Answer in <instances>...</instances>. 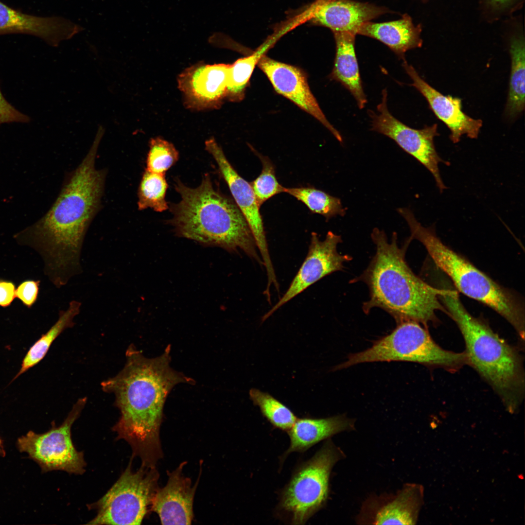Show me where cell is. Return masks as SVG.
Listing matches in <instances>:
<instances>
[{"label":"cell","mask_w":525,"mask_h":525,"mask_svg":"<svg viewBox=\"0 0 525 525\" xmlns=\"http://www.w3.org/2000/svg\"><path fill=\"white\" fill-rule=\"evenodd\" d=\"M104 132L101 126L88 153L47 213L16 236L39 252L46 275L58 288L81 272L80 257L84 238L98 209L104 188L105 172L95 167Z\"/></svg>","instance_id":"6da1fadb"},{"label":"cell","mask_w":525,"mask_h":525,"mask_svg":"<svg viewBox=\"0 0 525 525\" xmlns=\"http://www.w3.org/2000/svg\"><path fill=\"white\" fill-rule=\"evenodd\" d=\"M170 346L155 358H147L133 344L125 353L123 368L115 376L101 383L102 389L113 393L120 417L113 430L118 439L132 448L133 456L142 464L156 467L162 457L160 428L165 402L177 384L194 381L170 366Z\"/></svg>","instance_id":"7a4b0ae2"},{"label":"cell","mask_w":525,"mask_h":525,"mask_svg":"<svg viewBox=\"0 0 525 525\" xmlns=\"http://www.w3.org/2000/svg\"><path fill=\"white\" fill-rule=\"evenodd\" d=\"M371 237L376 253L367 269L350 282L362 281L368 285L369 298L362 306L368 314L375 307L387 312L397 324L413 321L427 326L436 319V312H448L439 302V296L447 290L434 288L417 276L407 264L405 254L411 240L402 247L398 244L397 233L391 242L383 230L374 228Z\"/></svg>","instance_id":"3957f363"},{"label":"cell","mask_w":525,"mask_h":525,"mask_svg":"<svg viewBox=\"0 0 525 525\" xmlns=\"http://www.w3.org/2000/svg\"><path fill=\"white\" fill-rule=\"evenodd\" d=\"M174 186L181 199L171 205L172 218L169 222L177 236L230 253L241 250L263 265L242 212L234 200L214 188L209 175H205L195 188L179 179L175 180Z\"/></svg>","instance_id":"277c9868"},{"label":"cell","mask_w":525,"mask_h":525,"mask_svg":"<svg viewBox=\"0 0 525 525\" xmlns=\"http://www.w3.org/2000/svg\"><path fill=\"white\" fill-rule=\"evenodd\" d=\"M439 297L463 336L468 364L497 393L506 407L513 412L521 404L525 391L520 354L485 323L470 315L456 291L448 290Z\"/></svg>","instance_id":"5b68a950"},{"label":"cell","mask_w":525,"mask_h":525,"mask_svg":"<svg viewBox=\"0 0 525 525\" xmlns=\"http://www.w3.org/2000/svg\"><path fill=\"white\" fill-rule=\"evenodd\" d=\"M399 213L411 231L410 238L424 246L435 264L452 280L460 292L489 306L514 328L522 339L525 334L524 311L517 299L469 261L444 245L432 227H424L409 208Z\"/></svg>","instance_id":"8992f818"},{"label":"cell","mask_w":525,"mask_h":525,"mask_svg":"<svg viewBox=\"0 0 525 525\" xmlns=\"http://www.w3.org/2000/svg\"><path fill=\"white\" fill-rule=\"evenodd\" d=\"M344 457L341 449L328 439L293 472L280 492L276 509L277 517L291 525H304L326 505L332 470Z\"/></svg>","instance_id":"52a82bcc"},{"label":"cell","mask_w":525,"mask_h":525,"mask_svg":"<svg viewBox=\"0 0 525 525\" xmlns=\"http://www.w3.org/2000/svg\"><path fill=\"white\" fill-rule=\"evenodd\" d=\"M407 361L426 366L455 369L468 364L465 352L444 350L432 338L420 323L404 321L389 334L374 343L364 351L350 355L348 360L334 368L339 370L359 363Z\"/></svg>","instance_id":"ba28073f"},{"label":"cell","mask_w":525,"mask_h":525,"mask_svg":"<svg viewBox=\"0 0 525 525\" xmlns=\"http://www.w3.org/2000/svg\"><path fill=\"white\" fill-rule=\"evenodd\" d=\"M131 460L108 491L90 505L97 513L88 524H141L158 488L159 474L156 467L142 465L137 471H132Z\"/></svg>","instance_id":"9c48e42d"},{"label":"cell","mask_w":525,"mask_h":525,"mask_svg":"<svg viewBox=\"0 0 525 525\" xmlns=\"http://www.w3.org/2000/svg\"><path fill=\"white\" fill-rule=\"evenodd\" d=\"M87 401L86 397L80 398L59 426L53 424L50 430L43 434L30 431L20 437L17 441L19 451L27 453L43 472L59 470L82 474L86 471V463L83 452L77 451L74 446L71 429Z\"/></svg>","instance_id":"30bf717a"},{"label":"cell","mask_w":525,"mask_h":525,"mask_svg":"<svg viewBox=\"0 0 525 525\" xmlns=\"http://www.w3.org/2000/svg\"><path fill=\"white\" fill-rule=\"evenodd\" d=\"M387 92H382L381 103L377 106L378 113L368 110L371 119V130L384 135L393 140L405 152L413 157L433 176L440 192L446 189L441 177L439 164L449 165L438 155L434 139L439 135L438 125L434 124L420 129L410 127L395 118L387 106Z\"/></svg>","instance_id":"8fae6325"},{"label":"cell","mask_w":525,"mask_h":525,"mask_svg":"<svg viewBox=\"0 0 525 525\" xmlns=\"http://www.w3.org/2000/svg\"><path fill=\"white\" fill-rule=\"evenodd\" d=\"M342 242L341 236L331 231L328 232L323 241L320 240L316 232H312L308 252L304 262L286 292L263 315L262 322L322 278L333 272L342 270L344 263L350 261L352 257L337 252V245Z\"/></svg>","instance_id":"7c38bea8"},{"label":"cell","mask_w":525,"mask_h":525,"mask_svg":"<svg viewBox=\"0 0 525 525\" xmlns=\"http://www.w3.org/2000/svg\"><path fill=\"white\" fill-rule=\"evenodd\" d=\"M205 148L216 161L234 202L248 224L266 270L267 282L275 283L277 279L268 248L263 222L259 210L260 207L250 183L238 174L214 139L210 138L206 141Z\"/></svg>","instance_id":"4fadbf2b"},{"label":"cell","mask_w":525,"mask_h":525,"mask_svg":"<svg viewBox=\"0 0 525 525\" xmlns=\"http://www.w3.org/2000/svg\"><path fill=\"white\" fill-rule=\"evenodd\" d=\"M230 65L198 64L179 75L178 86L188 109H218L226 99Z\"/></svg>","instance_id":"5bb4252c"},{"label":"cell","mask_w":525,"mask_h":525,"mask_svg":"<svg viewBox=\"0 0 525 525\" xmlns=\"http://www.w3.org/2000/svg\"><path fill=\"white\" fill-rule=\"evenodd\" d=\"M257 65L277 92L309 113L328 129L340 142L343 138L328 121L309 88L307 77L299 68L262 55Z\"/></svg>","instance_id":"9a60e30c"},{"label":"cell","mask_w":525,"mask_h":525,"mask_svg":"<svg viewBox=\"0 0 525 525\" xmlns=\"http://www.w3.org/2000/svg\"><path fill=\"white\" fill-rule=\"evenodd\" d=\"M402 66L415 88L426 99L435 115L442 121L450 130V138L455 143L458 142L463 135L471 139H476L482 121L474 119L462 110L461 100L452 96H445L426 83L415 68L405 58Z\"/></svg>","instance_id":"2e32d148"},{"label":"cell","mask_w":525,"mask_h":525,"mask_svg":"<svg viewBox=\"0 0 525 525\" xmlns=\"http://www.w3.org/2000/svg\"><path fill=\"white\" fill-rule=\"evenodd\" d=\"M84 30L82 26L66 18L26 14L0 1V35L29 34L42 39L52 46H57Z\"/></svg>","instance_id":"e0dca14e"},{"label":"cell","mask_w":525,"mask_h":525,"mask_svg":"<svg viewBox=\"0 0 525 525\" xmlns=\"http://www.w3.org/2000/svg\"><path fill=\"white\" fill-rule=\"evenodd\" d=\"M186 462H183L173 471H167L166 485L158 488L151 505V510L158 516L162 525L192 524L193 518V503L199 479L192 485L191 479L183 474Z\"/></svg>","instance_id":"ac0fdd59"},{"label":"cell","mask_w":525,"mask_h":525,"mask_svg":"<svg viewBox=\"0 0 525 525\" xmlns=\"http://www.w3.org/2000/svg\"><path fill=\"white\" fill-rule=\"evenodd\" d=\"M389 10L368 2L353 0H323L311 12L310 20L332 32L355 33L363 23L389 12Z\"/></svg>","instance_id":"d6986e66"},{"label":"cell","mask_w":525,"mask_h":525,"mask_svg":"<svg viewBox=\"0 0 525 525\" xmlns=\"http://www.w3.org/2000/svg\"><path fill=\"white\" fill-rule=\"evenodd\" d=\"M419 486L407 484L392 496L374 497L364 505L362 521L375 525H413L416 524L422 501Z\"/></svg>","instance_id":"ffe728a7"},{"label":"cell","mask_w":525,"mask_h":525,"mask_svg":"<svg viewBox=\"0 0 525 525\" xmlns=\"http://www.w3.org/2000/svg\"><path fill=\"white\" fill-rule=\"evenodd\" d=\"M354 428V420L343 415L321 419L297 418L287 432L290 438V445L280 457V463L291 453L305 452L321 441L330 438L340 432L353 430Z\"/></svg>","instance_id":"44dd1931"},{"label":"cell","mask_w":525,"mask_h":525,"mask_svg":"<svg viewBox=\"0 0 525 525\" xmlns=\"http://www.w3.org/2000/svg\"><path fill=\"white\" fill-rule=\"evenodd\" d=\"M421 32V25L415 26L411 18L407 14H404L397 20L379 23L364 22L357 29L356 35L380 41L399 58L403 59L407 51L422 46Z\"/></svg>","instance_id":"7402d4cb"},{"label":"cell","mask_w":525,"mask_h":525,"mask_svg":"<svg viewBox=\"0 0 525 525\" xmlns=\"http://www.w3.org/2000/svg\"><path fill=\"white\" fill-rule=\"evenodd\" d=\"M336 52L333 67L330 78L340 83L355 99L358 106L363 109L367 103L360 74L355 50V33L333 32Z\"/></svg>","instance_id":"603a6c76"},{"label":"cell","mask_w":525,"mask_h":525,"mask_svg":"<svg viewBox=\"0 0 525 525\" xmlns=\"http://www.w3.org/2000/svg\"><path fill=\"white\" fill-rule=\"evenodd\" d=\"M81 303L71 301L66 310L61 311L56 322L49 331L36 341L24 357L21 368L14 379L38 363L46 355L55 339L66 329L74 324L73 319L80 311Z\"/></svg>","instance_id":"cb8c5ba5"},{"label":"cell","mask_w":525,"mask_h":525,"mask_svg":"<svg viewBox=\"0 0 525 525\" xmlns=\"http://www.w3.org/2000/svg\"><path fill=\"white\" fill-rule=\"evenodd\" d=\"M511 58L509 92L506 113L514 118L525 108V42L521 37L511 40Z\"/></svg>","instance_id":"d4e9b609"},{"label":"cell","mask_w":525,"mask_h":525,"mask_svg":"<svg viewBox=\"0 0 525 525\" xmlns=\"http://www.w3.org/2000/svg\"><path fill=\"white\" fill-rule=\"evenodd\" d=\"M284 192L302 202L312 213L323 216L326 221L336 215L346 214V209L340 199L314 187H284Z\"/></svg>","instance_id":"484cf974"},{"label":"cell","mask_w":525,"mask_h":525,"mask_svg":"<svg viewBox=\"0 0 525 525\" xmlns=\"http://www.w3.org/2000/svg\"><path fill=\"white\" fill-rule=\"evenodd\" d=\"M253 404L260 408L264 417L276 428L287 432L297 418L286 406L269 394L258 389L249 390Z\"/></svg>","instance_id":"4316f807"},{"label":"cell","mask_w":525,"mask_h":525,"mask_svg":"<svg viewBox=\"0 0 525 525\" xmlns=\"http://www.w3.org/2000/svg\"><path fill=\"white\" fill-rule=\"evenodd\" d=\"M165 175L144 172L138 191V208L140 210L153 209L162 212L169 208L165 200L168 184Z\"/></svg>","instance_id":"83f0119b"},{"label":"cell","mask_w":525,"mask_h":525,"mask_svg":"<svg viewBox=\"0 0 525 525\" xmlns=\"http://www.w3.org/2000/svg\"><path fill=\"white\" fill-rule=\"evenodd\" d=\"M267 47L264 46L250 55L237 59L230 65L226 99L232 102L242 100L254 68Z\"/></svg>","instance_id":"f1b7e54d"},{"label":"cell","mask_w":525,"mask_h":525,"mask_svg":"<svg viewBox=\"0 0 525 525\" xmlns=\"http://www.w3.org/2000/svg\"><path fill=\"white\" fill-rule=\"evenodd\" d=\"M255 152L262 163V169L259 176L251 182L250 184L260 207L264 202L273 196L283 192L284 187L278 181L275 167L270 159Z\"/></svg>","instance_id":"f546056e"},{"label":"cell","mask_w":525,"mask_h":525,"mask_svg":"<svg viewBox=\"0 0 525 525\" xmlns=\"http://www.w3.org/2000/svg\"><path fill=\"white\" fill-rule=\"evenodd\" d=\"M178 158V152L172 143L159 137L152 138L149 142L146 170L165 175Z\"/></svg>","instance_id":"4dcf8cb0"},{"label":"cell","mask_w":525,"mask_h":525,"mask_svg":"<svg viewBox=\"0 0 525 525\" xmlns=\"http://www.w3.org/2000/svg\"><path fill=\"white\" fill-rule=\"evenodd\" d=\"M40 281L26 280L22 281L16 290V297L28 308L36 302L39 291Z\"/></svg>","instance_id":"1f68e13d"},{"label":"cell","mask_w":525,"mask_h":525,"mask_svg":"<svg viewBox=\"0 0 525 525\" xmlns=\"http://www.w3.org/2000/svg\"><path fill=\"white\" fill-rule=\"evenodd\" d=\"M30 120L27 115L18 111L3 96L0 89V124L9 122H27Z\"/></svg>","instance_id":"d6a6232c"},{"label":"cell","mask_w":525,"mask_h":525,"mask_svg":"<svg viewBox=\"0 0 525 525\" xmlns=\"http://www.w3.org/2000/svg\"><path fill=\"white\" fill-rule=\"evenodd\" d=\"M16 285L11 280L0 279V307L11 305L16 296Z\"/></svg>","instance_id":"836d02e7"},{"label":"cell","mask_w":525,"mask_h":525,"mask_svg":"<svg viewBox=\"0 0 525 525\" xmlns=\"http://www.w3.org/2000/svg\"><path fill=\"white\" fill-rule=\"evenodd\" d=\"M486 1L494 8H501L509 5L513 0H486Z\"/></svg>","instance_id":"e575fe53"},{"label":"cell","mask_w":525,"mask_h":525,"mask_svg":"<svg viewBox=\"0 0 525 525\" xmlns=\"http://www.w3.org/2000/svg\"><path fill=\"white\" fill-rule=\"evenodd\" d=\"M5 455V452L4 449V447L2 440L0 438V456H4Z\"/></svg>","instance_id":"d590c367"}]
</instances>
